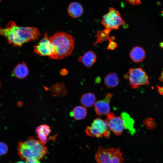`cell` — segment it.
I'll use <instances>...</instances> for the list:
<instances>
[{"label":"cell","mask_w":163,"mask_h":163,"mask_svg":"<svg viewBox=\"0 0 163 163\" xmlns=\"http://www.w3.org/2000/svg\"><path fill=\"white\" fill-rule=\"evenodd\" d=\"M0 36L5 37L12 46L20 47L25 43L37 40L41 36V33L36 27L18 26L11 21L5 28L0 27Z\"/></svg>","instance_id":"1"},{"label":"cell","mask_w":163,"mask_h":163,"mask_svg":"<svg viewBox=\"0 0 163 163\" xmlns=\"http://www.w3.org/2000/svg\"><path fill=\"white\" fill-rule=\"evenodd\" d=\"M54 48L51 59H61L70 55L74 48L75 40L70 34L63 32H58L49 38Z\"/></svg>","instance_id":"2"},{"label":"cell","mask_w":163,"mask_h":163,"mask_svg":"<svg viewBox=\"0 0 163 163\" xmlns=\"http://www.w3.org/2000/svg\"><path fill=\"white\" fill-rule=\"evenodd\" d=\"M18 154L23 160L34 158L38 160L43 158L47 152V148L34 137H29L26 141H19L17 147Z\"/></svg>","instance_id":"3"},{"label":"cell","mask_w":163,"mask_h":163,"mask_svg":"<svg viewBox=\"0 0 163 163\" xmlns=\"http://www.w3.org/2000/svg\"><path fill=\"white\" fill-rule=\"evenodd\" d=\"M97 163H123L124 158L119 148L99 147L95 155Z\"/></svg>","instance_id":"4"},{"label":"cell","mask_w":163,"mask_h":163,"mask_svg":"<svg viewBox=\"0 0 163 163\" xmlns=\"http://www.w3.org/2000/svg\"><path fill=\"white\" fill-rule=\"evenodd\" d=\"M124 78L128 79L130 86L133 89L137 88L143 85L149 83L148 76L146 72L141 68H130L124 75Z\"/></svg>","instance_id":"5"},{"label":"cell","mask_w":163,"mask_h":163,"mask_svg":"<svg viewBox=\"0 0 163 163\" xmlns=\"http://www.w3.org/2000/svg\"><path fill=\"white\" fill-rule=\"evenodd\" d=\"M85 133L88 135L92 137L100 138L104 136L109 138L110 136L107 122L106 120L100 118L95 119L91 126L87 127Z\"/></svg>","instance_id":"6"},{"label":"cell","mask_w":163,"mask_h":163,"mask_svg":"<svg viewBox=\"0 0 163 163\" xmlns=\"http://www.w3.org/2000/svg\"><path fill=\"white\" fill-rule=\"evenodd\" d=\"M124 23L118 11L112 7L109 8L108 12L103 16L101 21L102 25L105 28L112 30L118 29Z\"/></svg>","instance_id":"7"},{"label":"cell","mask_w":163,"mask_h":163,"mask_svg":"<svg viewBox=\"0 0 163 163\" xmlns=\"http://www.w3.org/2000/svg\"><path fill=\"white\" fill-rule=\"evenodd\" d=\"M47 33L46 32L39 42L34 46L35 53L41 56L52 55L54 52V47L49 40Z\"/></svg>","instance_id":"8"},{"label":"cell","mask_w":163,"mask_h":163,"mask_svg":"<svg viewBox=\"0 0 163 163\" xmlns=\"http://www.w3.org/2000/svg\"><path fill=\"white\" fill-rule=\"evenodd\" d=\"M107 116L106 120L109 130L116 135H121L125 128L124 122L121 117L116 116L111 112Z\"/></svg>","instance_id":"9"},{"label":"cell","mask_w":163,"mask_h":163,"mask_svg":"<svg viewBox=\"0 0 163 163\" xmlns=\"http://www.w3.org/2000/svg\"><path fill=\"white\" fill-rule=\"evenodd\" d=\"M112 97L110 93L107 94L104 99L96 102L94 104L95 110L99 116H107L110 112V103Z\"/></svg>","instance_id":"10"},{"label":"cell","mask_w":163,"mask_h":163,"mask_svg":"<svg viewBox=\"0 0 163 163\" xmlns=\"http://www.w3.org/2000/svg\"><path fill=\"white\" fill-rule=\"evenodd\" d=\"M39 140L43 145L45 144L48 140V136L51 133L50 127L46 124H43L37 126L36 129Z\"/></svg>","instance_id":"11"},{"label":"cell","mask_w":163,"mask_h":163,"mask_svg":"<svg viewBox=\"0 0 163 163\" xmlns=\"http://www.w3.org/2000/svg\"><path fill=\"white\" fill-rule=\"evenodd\" d=\"M97 56L95 53L92 51H88L80 56L78 60L86 67L90 68L95 62Z\"/></svg>","instance_id":"12"},{"label":"cell","mask_w":163,"mask_h":163,"mask_svg":"<svg viewBox=\"0 0 163 163\" xmlns=\"http://www.w3.org/2000/svg\"><path fill=\"white\" fill-rule=\"evenodd\" d=\"M111 30L105 28L103 30L98 31L96 33L95 37H96V40L94 43L93 46H95L98 43H101L105 41L109 42L114 41L115 37L114 36H110V33Z\"/></svg>","instance_id":"13"},{"label":"cell","mask_w":163,"mask_h":163,"mask_svg":"<svg viewBox=\"0 0 163 163\" xmlns=\"http://www.w3.org/2000/svg\"><path fill=\"white\" fill-rule=\"evenodd\" d=\"M129 56L133 62L139 63L145 59V53L142 48L136 46L131 50Z\"/></svg>","instance_id":"14"},{"label":"cell","mask_w":163,"mask_h":163,"mask_svg":"<svg viewBox=\"0 0 163 163\" xmlns=\"http://www.w3.org/2000/svg\"><path fill=\"white\" fill-rule=\"evenodd\" d=\"M83 8L81 4L76 2L71 3L68 8V12L71 17L76 18L80 17L83 12Z\"/></svg>","instance_id":"15"},{"label":"cell","mask_w":163,"mask_h":163,"mask_svg":"<svg viewBox=\"0 0 163 163\" xmlns=\"http://www.w3.org/2000/svg\"><path fill=\"white\" fill-rule=\"evenodd\" d=\"M29 72V69L24 62L19 64L14 69L13 73L16 78L22 79L26 77Z\"/></svg>","instance_id":"16"},{"label":"cell","mask_w":163,"mask_h":163,"mask_svg":"<svg viewBox=\"0 0 163 163\" xmlns=\"http://www.w3.org/2000/svg\"><path fill=\"white\" fill-rule=\"evenodd\" d=\"M104 83L108 88H114L119 84V79L118 75L112 72L107 74L104 78Z\"/></svg>","instance_id":"17"},{"label":"cell","mask_w":163,"mask_h":163,"mask_svg":"<svg viewBox=\"0 0 163 163\" xmlns=\"http://www.w3.org/2000/svg\"><path fill=\"white\" fill-rule=\"evenodd\" d=\"M96 96L93 93L88 92L82 96L80 101L84 107H90L94 105L96 102Z\"/></svg>","instance_id":"18"},{"label":"cell","mask_w":163,"mask_h":163,"mask_svg":"<svg viewBox=\"0 0 163 163\" xmlns=\"http://www.w3.org/2000/svg\"><path fill=\"white\" fill-rule=\"evenodd\" d=\"M87 114V110L85 107L82 106L75 107L70 114L76 120L83 119L85 118Z\"/></svg>","instance_id":"19"},{"label":"cell","mask_w":163,"mask_h":163,"mask_svg":"<svg viewBox=\"0 0 163 163\" xmlns=\"http://www.w3.org/2000/svg\"><path fill=\"white\" fill-rule=\"evenodd\" d=\"M121 117L123 120L125 128L128 129L132 133H134L135 130L133 128L134 121L133 119L125 112L122 113Z\"/></svg>","instance_id":"20"},{"label":"cell","mask_w":163,"mask_h":163,"mask_svg":"<svg viewBox=\"0 0 163 163\" xmlns=\"http://www.w3.org/2000/svg\"><path fill=\"white\" fill-rule=\"evenodd\" d=\"M51 90L55 94L62 93L65 91L66 89L64 85L62 83L56 84L51 87Z\"/></svg>","instance_id":"21"},{"label":"cell","mask_w":163,"mask_h":163,"mask_svg":"<svg viewBox=\"0 0 163 163\" xmlns=\"http://www.w3.org/2000/svg\"><path fill=\"white\" fill-rule=\"evenodd\" d=\"M8 150L7 145L5 143L0 142V155H2L7 153Z\"/></svg>","instance_id":"22"},{"label":"cell","mask_w":163,"mask_h":163,"mask_svg":"<svg viewBox=\"0 0 163 163\" xmlns=\"http://www.w3.org/2000/svg\"><path fill=\"white\" fill-rule=\"evenodd\" d=\"M118 46V44L114 41H111L109 42L107 49L108 50H113Z\"/></svg>","instance_id":"23"},{"label":"cell","mask_w":163,"mask_h":163,"mask_svg":"<svg viewBox=\"0 0 163 163\" xmlns=\"http://www.w3.org/2000/svg\"><path fill=\"white\" fill-rule=\"evenodd\" d=\"M25 161L26 163H41L39 160L34 158L27 159L25 160Z\"/></svg>","instance_id":"24"},{"label":"cell","mask_w":163,"mask_h":163,"mask_svg":"<svg viewBox=\"0 0 163 163\" xmlns=\"http://www.w3.org/2000/svg\"><path fill=\"white\" fill-rule=\"evenodd\" d=\"M131 4L133 5H139L141 2L140 0H125Z\"/></svg>","instance_id":"25"},{"label":"cell","mask_w":163,"mask_h":163,"mask_svg":"<svg viewBox=\"0 0 163 163\" xmlns=\"http://www.w3.org/2000/svg\"><path fill=\"white\" fill-rule=\"evenodd\" d=\"M60 75L62 76L67 75L68 73V70L65 69H62L60 71Z\"/></svg>","instance_id":"26"},{"label":"cell","mask_w":163,"mask_h":163,"mask_svg":"<svg viewBox=\"0 0 163 163\" xmlns=\"http://www.w3.org/2000/svg\"><path fill=\"white\" fill-rule=\"evenodd\" d=\"M159 80L163 82V70L161 74L159 77ZM159 90V91H160L161 90V91H162L163 90V87L162 88H161V89Z\"/></svg>","instance_id":"27"},{"label":"cell","mask_w":163,"mask_h":163,"mask_svg":"<svg viewBox=\"0 0 163 163\" xmlns=\"http://www.w3.org/2000/svg\"><path fill=\"white\" fill-rule=\"evenodd\" d=\"M16 163H26L22 161H19L16 162Z\"/></svg>","instance_id":"28"},{"label":"cell","mask_w":163,"mask_h":163,"mask_svg":"<svg viewBox=\"0 0 163 163\" xmlns=\"http://www.w3.org/2000/svg\"><path fill=\"white\" fill-rule=\"evenodd\" d=\"M1 82H0V87H1Z\"/></svg>","instance_id":"29"},{"label":"cell","mask_w":163,"mask_h":163,"mask_svg":"<svg viewBox=\"0 0 163 163\" xmlns=\"http://www.w3.org/2000/svg\"><path fill=\"white\" fill-rule=\"evenodd\" d=\"M1 1V0H0V2Z\"/></svg>","instance_id":"30"}]
</instances>
